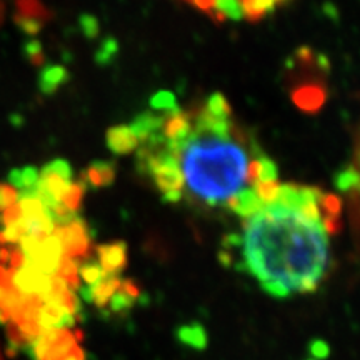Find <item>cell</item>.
<instances>
[{"label":"cell","mask_w":360,"mask_h":360,"mask_svg":"<svg viewBox=\"0 0 360 360\" xmlns=\"http://www.w3.org/2000/svg\"><path fill=\"white\" fill-rule=\"evenodd\" d=\"M214 7H215V12L222 13L225 19H231V20L244 19L240 0H214Z\"/></svg>","instance_id":"44dd1931"},{"label":"cell","mask_w":360,"mask_h":360,"mask_svg":"<svg viewBox=\"0 0 360 360\" xmlns=\"http://www.w3.org/2000/svg\"><path fill=\"white\" fill-rule=\"evenodd\" d=\"M17 24L20 25V29L27 34H39L42 29V22L34 19V17H17Z\"/></svg>","instance_id":"f546056e"},{"label":"cell","mask_w":360,"mask_h":360,"mask_svg":"<svg viewBox=\"0 0 360 360\" xmlns=\"http://www.w3.org/2000/svg\"><path fill=\"white\" fill-rule=\"evenodd\" d=\"M27 53L30 56V60L34 62L35 65H40L44 62V56H42V45L37 40H30L25 47Z\"/></svg>","instance_id":"4dcf8cb0"},{"label":"cell","mask_w":360,"mask_h":360,"mask_svg":"<svg viewBox=\"0 0 360 360\" xmlns=\"http://www.w3.org/2000/svg\"><path fill=\"white\" fill-rule=\"evenodd\" d=\"M120 277L119 276H107L103 277L101 282L96 285H85L80 287L79 292L82 299L89 304H96L98 309H105L109 305L112 295L115 294L117 289L120 287Z\"/></svg>","instance_id":"8992f818"},{"label":"cell","mask_w":360,"mask_h":360,"mask_svg":"<svg viewBox=\"0 0 360 360\" xmlns=\"http://www.w3.org/2000/svg\"><path fill=\"white\" fill-rule=\"evenodd\" d=\"M184 192H169V193H162V199L165 202H170V204H177L179 200H182Z\"/></svg>","instance_id":"e575fe53"},{"label":"cell","mask_w":360,"mask_h":360,"mask_svg":"<svg viewBox=\"0 0 360 360\" xmlns=\"http://www.w3.org/2000/svg\"><path fill=\"white\" fill-rule=\"evenodd\" d=\"M192 134V125L188 117L182 110L174 114H165L162 122L160 135L165 142H182L187 141Z\"/></svg>","instance_id":"52a82bcc"},{"label":"cell","mask_w":360,"mask_h":360,"mask_svg":"<svg viewBox=\"0 0 360 360\" xmlns=\"http://www.w3.org/2000/svg\"><path fill=\"white\" fill-rule=\"evenodd\" d=\"M150 107L154 110H162L164 114H174V112L180 110L177 98L172 92H157L150 98Z\"/></svg>","instance_id":"ffe728a7"},{"label":"cell","mask_w":360,"mask_h":360,"mask_svg":"<svg viewBox=\"0 0 360 360\" xmlns=\"http://www.w3.org/2000/svg\"><path fill=\"white\" fill-rule=\"evenodd\" d=\"M317 64L319 67H322L323 70H328V67H330V62H328V58L326 56H317Z\"/></svg>","instance_id":"74e56055"},{"label":"cell","mask_w":360,"mask_h":360,"mask_svg":"<svg viewBox=\"0 0 360 360\" xmlns=\"http://www.w3.org/2000/svg\"><path fill=\"white\" fill-rule=\"evenodd\" d=\"M53 276L62 278V281L65 282V285L74 292H77L80 287H82V285H80L77 264H75V260L65 257V255H62V257H60V262H58V267H57Z\"/></svg>","instance_id":"9a60e30c"},{"label":"cell","mask_w":360,"mask_h":360,"mask_svg":"<svg viewBox=\"0 0 360 360\" xmlns=\"http://www.w3.org/2000/svg\"><path fill=\"white\" fill-rule=\"evenodd\" d=\"M0 360H2V357H0Z\"/></svg>","instance_id":"f35d334b"},{"label":"cell","mask_w":360,"mask_h":360,"mask_svg":"<svg viewBox=\"0 0 360 360\" xmlns=\"http://www.w3.org/2000/svg\"><path fill=\"white\" fill-rule=\"evenodd\" d=\"M53 236L60 240L62 255L72 260L87 257L90 252L89 225L79 215L65 225H56Z\"/></svg>","instance_id":"277c9868"},{"label":"cell","mask_w":360,"mask_h":360,"mask_svg":"<svg viewBox=\"0 0 360 360\" xmlns=\"http://www.w3.org/2000/svg\"><path fill=\"white\" fill-rule=\"evenodd\" d=\"M323 12L327 13L328 17H330V19H339V13H337V8L332 6V4H326V6H323Z\"/></svg>","instance_id":"8d00e7d4"},{"label":"cell","mask_w":360,"mask_h":360,"mask_svg":"<svg viewBox=\"0 0 360 360\" xmlns=\"http://www.w3.org/2000/svg\"><path fill=\"white\" fill-rule=\"evenodd\" d=\"M335 187L342 192H349L350 188H357L359 186V174L355 169H347L340 170L339 174L334 177Z\"/></svg>","instance_id":"cb8c5ba5"},{"label":"cell","mask_w":360,"mask_h":360,"mask_svg":"<svg viewBox=\"0 0 360 360\" xmlns=\"http://www.w3.org/2000/svg\"><path fill=\"white\" fill-rule=\"evenodd\" d=\"M80 339L82 334L70 332V328L45 330L25 350L34 360H64Z\"/></svg>","instance_id":"3957f363"},{"label":"cell","mask_w":360,"mask_h":360,"mask_svg":"<svg viewBox=\"0 0 360 360\" xmlns=\"http://www.w3.org/2000/svg\"><path fill=\"white\" fill-rule=\"evenodd\" d=\"M134 304H135L134 297L127 295V294H125V292L119 287L115 294L112 295L110 302H109V305H107V307L110 309V312H114V314H117V315H122V314H125V312H129V310L134 307Z\"/></svg>","instance_id":"7402d4cb"},{"label":"cell","mask_w":360,"mask_h":360,"mask_svg":"<svg viewBox=\"0 0 360 360\" xmlns=\"http://www.w3.org/2000/svg\"><path fill=\"white\" fill-rule=\"evenodd\" d=\"M255 195L262 202V205H272L276 204L278 199V193H281V184L277 180H267V182H257L254 186Z\"/></svg>","instance_id":"e0dca14e"},{"label":"cell","mask_w":360,"mask_h":360,"mask_svg":"<svg viewBox=\"0 0 360 360\" xmlns=\"http://www.w3.org/2000/svg\"><path fill=\"white\" fill-rule=\"evenodd\" d=\"M321 224L326 233H339L342 229L340 217H332V215H327V217L321 219Z\"/></svg>","instance_id":"1f68e13d"},{"label":"cell","mask_w":360,"mask_h":360,"mask_svg":"<svg viewBox=\"0 0 360 360\" xmlns=\"http://www.w3.org/2000/svg\"><path fill=\"white\" fill-rule=\"evenodd\" d=\"M98 265L105 276H119L127 265V244L125 242H114L97 247Z\"/></svg>","instance_id":"5b68a950"},{"label":"cell","mask_w":360,"mask_h":360,"mask_svg":"<svg viewBox=\"0 0 360 360\" xmlns=\"http://www.w3.org/2000/svg\"><path fill=\"white\" fill-rule=\"evenodd\" d=\"M227 207L240 215V217H252V215L259 214L264 209L262 202L257 199L252 188H240V191L233 193L231 199L227 200Z\"/></svg>","instance_id":"30bf717a"},{"label":"cell","mask_w":360,"mask_h":360,"mask_svg":"<svg viewBox=\"0 0 360 360\" xmlns=\"http://www.w3.org/2000/svg\"><path fill=\"white\" fill-rule=\"evenodd\" d=\"M205 112H209L212 117H217V119H229V115H231V105H229L227 98L222 94L215 92L207 98Z\"/></svg>","instance_id":"d6986e66"},{"label":"cell","mask_w":360,"mask_h":360,"mask_svg":"<svg viewBox=\"0 0 360 360\" xmlns=\"http://www.w3.org/2000/svg\"><path fill=\"white\" fill-rule=\"evenodd\" d=\"M292 101L299 109L305 112H317L326 102V90L319 85H304V87L295 90Z\"/></svg>","instance_id":"7c38bea8"},{"label":"cell","mask_w":360,"mask_h":360,"mask_svg":"<svg viewBox=\"0 0 360 360\" xmlns=\"http://www.w3.org/2000/svg\"><path fill=\"white\" fill-rule=\"evenodd\" d=\"M297 60H300L302 64H312L314 62V52L310 51L309 47H300L299 51L295 52Z\"/></svg>","instance_id":"836d02e7"},{"label":"cell","mask_w":360,"mask_h":360,"mask_svg":"<svg viewBox=\"0 0 360 360\" xmlns=\"http://www.w3.org/2000/svg\"><path fill=\"white\" fill-rule=\"evenodd\" d=\"M80 27H82V32L87 39H96L98 35V30H101V27H98V20L96 19L94 15H89V13H84V15H80Z\"/></svg>","instance_id":"4316f807"},{"label":"cell","mask_w":360,"mask_h":360,"mask_svg":"<svg viewBox=\"0 0 360 360\" xmlns=\"http://www.w3.org/2000/svg\"><path fill=\"white\" fill-rule=\"evenodd\" d=\"M11 184L19 193H29L34 192L35 187H37L39 182V169L37 167H24V169H17L11 172Z\"/></svg>","instance_id":"5bb4252c"},{"label":"cell","mask_w":360,"mask_h":360,"mask_svg":"<svg viewBox=\"0 0 360 360\" xmlns=\"http://www.w3.org/2000/svg\"><path fill=\"white\" fill-rule=\"evenodd\" d=\"M67 70L62 65H49L44 67L40 72V82L39 87L42 90V94H53L56 90L67 82Z\"/></svg>","instance_id":"4fadbf2b"},{"label":"cell","mask_w":360,"mask_h":360,"mask_svg":"<svg viewBox=\"0 0 360 360\" xmlns=\"http://www.w3.org/2000/svg\"><path fill=\"white\" fill-rule=\"evenodd\" d=\"M19 192L11 186H0V210H6L8 205L15 204Z\"/></svg>","instance_id":"f1b7e54d"},{"label":"cell","mask_w":360,"mask_h":360,"mask_svg":"<svg viewBox=\"0 0 360 360\" xmlns=\"http://www.w3.org/2000/svg\"><path fill=\"white\" fill-rule=\"evenodd\" d=\"M162 122H164V117L150 114V112H143V114H139L135 117L129 127L135 137H137L139 143H146L148 139L160 134Z\"/></svg>","instance_id":"8fae6325"},{"label":"cell","mask_w":360,"mask_h":360,"mask_svg":"<svg viewBox=\"0 0 360 360\" xmlns=\"http://www.w3.org/2000/svg\"><path fill=\"white\" fill-rule=\"evenodd\" d=\"M247 155L231 139L191 134L180 155L184 182L209 205L227 202L245 182Z\"/></svg>","instance_id":"7a4b0ae2"},{"label":"cell","mask_w":360,"mask_h":360,"mask_svg":"<svg viewBox=\"0 0 360 360\" xmlns=\"http://www.w3.org/2000/svg\"><path fill=\"white\" fill-rule=\"evenodd\" d=\"M192 2L202 11H210L214 7V0H192Z\"/></svg>","instance_id":"d590c367"},{"label":"cell","mask_w":360,"mask_h":360,"mask_svg":"<svg viewBox=\"0 0 360 360\" xmlns=\"http://www.w3.org/2000/svg\"><path fill=\"white\" fill-rule=\"evenodd\" d=\"M79 277H82V281L90 287V285H96V283L101 282L102 278L107 276L103 274L101 265L96 262H87L79 269Z\"/></svg>","instance_id":"603a6c76"},{"label":"cell","mask_w":360,"mask_h":360,"mask_svg":"<svg viewBox=\"0 0 360 360\" xmlns=\"http://www.w3.org/2000/svg\"><path fill=\"white\" fill-rule=\"evenodd\" d=\"M115 174L117 169L114 162L94 160L92 164L89 165V169L82 174V180H80V182H82L85 187L89 186L92 188L109 187L114 184Z\"/></svg>","instance_id":"ba28073f"},{"label":"cell","mask_w":360,"mask_h":360,"mask_svg":"<svg viewBox=\"0 0 360 360\" xmlns=\"http://www.w3.org/2000/svg\"><path fill=\"white\" fill-rule=\"evenodd\" d=\"M259 182H267V180H277L278 169L276 162L270 160L269 157H259Z\"/></svg>","instance_id":"d4e9b609"},{"label":"cell","mask_w":360,"mask_h":360,"mask_svg":"<svg viewBox=\"0 0 360 360\" xmlns=\"http://www.w3.org/2000/svg\"><path fill=\"white\" fill-rule=\"evenodd\" d=\"M310 352L315 355V359H326L328 355V345L322 340H314L310 344Z\"/></svg>","instance_id":"d6a6232c"},{"label":"cell","mask_w":360,"mask_h":360,"mask_svg":"<svg viewBox=\"0 0 360 360\" xmlns=\"http://www.w3.org/2000/svg\"><path fill=\"white\" fill-rule=\"evenodd\" d=\"M322 224H304L285 207L264 205L245 227V267L260 283H278L289 294L314 292L327 262Z\"/></svg>","instance_id":"6da1fadb"},{"label":"cell","mask_w":360,"mask_h":360,"mask_svg":"<svg viewBox=\"0 0 360 360\" xmlns=\"http://www.w3.org/2000/svg\"><path fill=\"white\" fill-rule=\"evenodd\" d=\"M321 204L326 210L327 215H332V217H339L342 210V202L337 195H332V193H322Z\"/></svg>","instance_id":"83f0119b"},{"label":"cell","mask_w":360,"mask_h":360,"mask_svg":"<svg viewBox=\"0 0 360 360\" xmlns=\"http://www.w3.org/2000/svg\"><path fill=\"white\" fill-rule=\"evenodd\" d=\"M117 52H119V44H117L114 39L103 40V44L101 45V49H98L97 52V62L102 65L109 64L112 58L115 57Z\"/></svg>","instance_id":"484cf974"},{"label":"cell","mask_w":360,"mask_h":360,"mask_svg":"<svg viewBox=\"0 0 360 360\" xmlns=\"http://www.w3.org/2000/svg\"><path fill=\"white\" fill-rule=\"evenodd\" d=\"M177 337L182 344L191 345V347L204 349L207 345V334H205L204 327L199 326V323H192V326L180 327L177 332Z\"/></svg>","instance_id":"2e32d148"},{"label":"cell","mask_w":360,"mask_h":360,"mask_svg":"<svg viewBox=\"0 0 360 360\" xmlns=\"http://www.w3.org/2000/svg\"><path fill=\"white\" fill-rule=\"evenodd\" d=\"M85 192V186L82 182H70L69 187L65 188L64 195H62L60 204L69 209L70 212L77 214L80 204H82V197Z\"/></svg>","instance_id":"ac0fdd59"},{"label":"cell","mask_w":360,"mask_h":360,"mask_svg":"<svg viewBox=\"0 0 360 360\" xmlns=\"http://www.w3.org/2000/svg\"><path fill=\"white\" fill-rule=\"evenodd\" d=\"M105 141L107 147L117 155L130 154L139 146L137 137H135L129 125H115V127H110L107 130Z\"/></svg>","instance_id":"9c48e42d"}]
</instances>
